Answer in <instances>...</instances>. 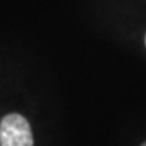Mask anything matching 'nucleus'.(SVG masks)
<instances>
[{
	"instance_id": "1",
	"label": "nucleus",
	"mask_w": 146,
	"mask_h": 146,
	"mask_svg": "<svg viewBox=\"0 0 146 146\" xmlns=\"http://www.w3.org/2000/svg\"><path fill=\"white\" fill-rule=\"evenodd\" d=\"M31 129L25 116L8 114L0 122V146H33Z\"/></svg>"
},
{
	"instance_id": "2",
	"label": "nucleus",
	"mask_w": 146,
	"mask_h": 146,
	"mask_svg": "<svg viewBox=\"0 0 146 146\" xmlns=\"http://www.w3.org/2000/svg\"><path fill=\"white\" fill-rule=\"evenodd\" d=\"M142 146H146V143H143V145H142Z\"/></svg>"
},
{
	"instance_id": "3",
	"label": "nucleus",
	"mask_w": 146,
	"mask_h": 146,
	"mask_svg": "<svg viewBox=\"0 0 146 146\" xmlns=\"http://www.w3.org/2000/svg\"><path fill=\"white\" fill-rule=\"evenodd\" d=\"M145 43H146V38H145Z\"/></svg>"
}]
</instances>
